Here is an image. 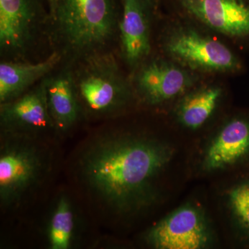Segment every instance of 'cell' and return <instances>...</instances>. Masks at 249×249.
Here are the masks:
<instances>
[{"mask_svg":"<svg viewBox=\"0 0 249 249\" xmlns=\"http://www.w3.org/2000/svg\"><path fill=\"white\" fill-rule=\"evenodd\" d=\"M170 158L169 149L151 139L107 131L82 148L76 175L93 200L120 213L146 204L152 182Z\"/></svg>","mask_w":249,"mask_h":249,"instance_id":"cell-1","label":"cell"},{"mask_svg":"<svg viewBox=\"0 0 249 249\" xmlns=\"http://www.w3.org/2000/svg\"><path fill=\"white\" fill-rule=\"evenodd\" d=\"M49 19L58 51L73 61L109 51L119 31L114 0H55Z\"/></svg>","mask_w":249,"mask_h":249,"instance_id":"cell-2","label":"cell"},{"mask_svg":"<svg viewBox=\"0 0 249 249\" xmlns=\"http://www.w3.org/2000/svg\"><path fill=\"white\" fill-rule=\"evenodd\" d=\"M73 62L72 78L83 116L109 119L127 104L133 85L111 52L90 54Z\"/></svg>","mask_w":249,"mask_h":249,"instance_id":"cell-3","label":"cell"},{"mask_svg":"<svg viewBox=\"0 0 249 249\" xmlns=\"http://www.w3.org/2000/svg\"><path fill=\"white\" fill-rule=\"evenodd\" d=\"M42 139L1 134L0 201L4 208H17L40 186L50 168Z\"/></svg>","mask_w":249,"mask_h":249,"instance_id":"cell-4","label":"cell"},{"mask_svg":"<svg viewBox=\"0 0 249 249\" xmlns=\"http://www.w3.org/2000/svg\"><path fill=\"white\" fill-rule=\"evenodd\" d=\"M162 46L170 60L191 71L227 73L240 69V62L230 49L191 26L170 28Z\"/></svg>","mask_w":249,"mask_h":249,"instance_id":"cell-5","label":"cell"},{"mask_svg":"<svg viewBox=\"0 0 249 249\" xmlns=\"http://www.w3.org/2000/svg\"><path fill=\"white\" fill-rule=\"evenodd\" d=\"M49 25L34 0H0V48L10 60H21Z\"/></svg>","mask_w":249,"mask_h":249,"instance_id":"cell-6","label":"cell"},{"mask_svg":"<svg viewBox=\"0 0 249 249\" xmlns=\"http://www.w3.org/2000/svg\"><path fill=\"white\" fill-rule=\"evenodd\" d=\"M45 78L19 97L0 103L1 132L38 139L57 132L47 104Z\"/></svg>","mask_w":249,"mask_h":249,"instance_id":"cell-7","label":"cell"},{"mask_svg":"<svg viewBox=\"0 0 249 249\" xmlns=\"http://www.w3.org/2000/svg\"><path fill=\"white\" fill-rule=\"evenodd\" d=\"M194 72L172 60L147 59L135 70L132 83L144 101L160 104L192 88L197 79Z\"/></svg>","mask_w":249,"mask_h":249,"instance_id":"cell-8","label":"cell"},{"mask_svg":"<svg viewBox=\"0 0 249 249\" xmlns=\"http://www.w3.org/2000/svg\"><path fill=\"white\" fill-rule=\"evenodd\" d=\"M196 22L234 38L249 37V3L245 0H178Z\"/></svg>","mask_w":249,"mask_h":249,"instance_id":"cell-9","label":"cell"},{"mask_svg":"<svg viewBox=\"0 0 249 249\" xmlns=\"http://www.w3.org/2000/svg\"><path fill=\"white\" fill-rule=\"evenodd\" d=\"M148 0H123L119 22L121 55L135 71L151 52V17Z\"/></svg>","mask_w":249,"mask_h":249,"instance_id":"cell-10","label":"cell"},{"mask_svg":"<svg viewBox=\"0 0 249 249\" xmlns=\"http://www.w3.org/2000/svg\"><path fill=\"white\" fill-rule=\"evenodd\" d=\"M200 214L194 208H181L159 223L147 235L149 243L160 249H199L208 241Z\"/></svg>","mask_w":249,"mask_h":249,"instance_id":"cell-11","label":"cell"},{"mask_svg":"<svg viewBox=\"0 0 249 249\" xmlns=\"http://www.w3.org/2000/svg\"><path fill=\"white\" fill-rule=\"evenodd\" d=\"M54 51L42 61L31 63L9 60L0 64V103L12 101L53 73L63 58Z\"/></svg>","mask_w":249,"mask_h":249,"instance_id":"cell-12","label":"cell"},{"mask_svg":"<svg viewBox=\"0 0 249 249\" xmlns=\"http://www.w3.org/2000/svg\"><path fill=\"white\" fill-rule=\"evenodd\" d=\"M45 88L49 113L57 132H68L83 116L71 67L54 74L51 73L45 78Z\"/></svg>","mask_w":249,"mask_h":249,"instance_id":"cell-13","label":"cell"},{"mask_svg":"<svg viewBox=\"0 0 249 249\" xmlns=\"http://www.w3.org/2000/svg\"><path fill=\"white\" fill-rule=\"evenodd\" d=\"M249 149V123L235 119L224 126L210 145L205 157L208 170H217L235 163Z\"/></svg>","mask_w":249,"mask_h":249,"instance_id":"cell-14","label":"cell"},{"mask_svg":"<svg viewBox=\"0 0 249 249\" xmlns=\"http://www.w3.org/2000/svg\"><path fill=\"white\" fill-rule=\"evenodd\" d=\"M78 217L70 196L62 195L54 205L47 225V237L52 249H69L76 240Z\"/></svg>","mask_w":249,"mask_h":249,"instance_id":"cell-15","label":"cell"},{"mask_svg":"<svg viewBox=\"0 0 249 249\" xmlns=\"http://www.w3.org/2000/svg\"><path fill=\"white\" fill-rule=\"evenodd\" d=\"M222 95V88L215 85L203 87L187 95L178 109L181 124L191 129L199 128L212 115Z\"/></svg>","mask_w":249,"mask_h":249,"instance_id":"cell-16","label":"cell"},{"mask_svg":"<svg viewBox=\"0 0 249 249\" xmlns=\"http://www.w3.org/2000/svg\"><path fill=\"white\" fill-rule=\"evenodd\" d=\"M230 198L235 214L249 229V184L236 188Z\"/></svg>","mask_w":249,"mask_h":249,"instance_id":"cell-17","label":"cell"},{"mask_svg":"<svg viewBox=\"0 0 249 249\" xmlns=\"http://www.w3.org/2000/svg\"><path fill=\"white\" fill-rule=\"evenodd\" d=\"M47 1L49 6V18H50L55 9V0H47Z\"/></svg>","mask_w":249,"mask_h":249,"instance_id":"cell-18","label":"cell"}]
</instances>
